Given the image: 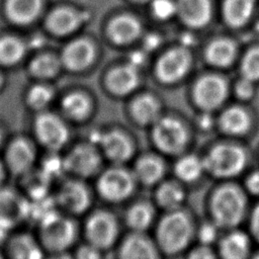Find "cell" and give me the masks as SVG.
I'll return each mask as SVG.
<instances>
[{
    "instance_id": "6da1fadb",
    "label": "cell",
    "mask_w": 259,
    "mask_h": 259,
    "mask_svg": "<svg viewBox=\"0 0 259 259\" xmlns=\"http://www.w3.org/2000/svg\"><path fill=\"white\" fill-rule=\"evenodd\" d=\"M247 200L245 193L236 185L227 184L219 187L212 194L210 211L212 221L224 228H234L245 215Z\"/></svg>"
},
{
    "instance_id": "7a4b0ae2",
    "label": "cell",
    "mask_w": 259,
    "mask_h": 259,
    "mask_svg": "<svg viewBox=\"0 0 259 259\" xmlns=\"http://www.w3.org/2000/svg\"><path fill=\"white\" fill-rule=\"evenodd\" d=\"M192 234L191 221L180 208L168 211L157 227L158 244L169 254H176L184 250L188 246Z\"/></svg>"
},
{
    "instance_id": "3957f363",
    "label": "cell",
    "mask_w": 259,
    "mask_h": 259,
    "mask_svg": "<svg viewBox=\"0 0 259 259\" xmlns=\"http://www.w3.org/2000/svg\"><path fill=\"white\" fill-rule=\"evenodd\" d=\"M205 171L218 178H232L239 175L247 164L245 151L234 144L213 146L203 158Z\"/></svg>"
},
{
    "instance_id": "277c9868",
    "label": "cell",
    "mask_w": 259,
    "mask_h": 259,
    "mask_svg": "<svg viewBox=\"0 0 259 259\" xmlns=\"http://www.w3.org/2000/svg\"><path fill=\"white\" fill-rule=\"evenodd\" d=\"M152 139L161 152L172 155L186 148L189 136L181 120L171 116H161L153 124Z\"/></svg>"
},
{
    "instance_id": "5b68a950",
    "label": "cell",
    "mask_w": 259,
    "mask_h": 259,
    "mask_svg": "<svg viewBox=\"0 0 259 259\" xmlns=\"http://www.w3.org/2000/svg\"><path fill=\"white\" fill-rule=\"evenodd\" d=\"M136 178L130 171L123 168H111L100 176L98 190L105 199L118 202L132 194Z\"/></svg>"
},
{
    "instance_id": "8992f818",
    "label": "cell",
    "mask_w": 259,
    "mask_h": 259,
    "mask_svg": "<svg viewBox=\"0 0 259 259\" xmlns=\"http://www.w3.org/2000/svg\"><path fill=\"white\" fill-rule=\"evenodd\" d=\"M227 93L228 88L225 80L214 75L200 78L193 90L196 104L205 111L218 108L225 101Z\"/></svg>"
},
{
    "instance_id": "52a82bcc",
    "label": "cell",
    "mask_w": 259,
    "mask_h": 259,
    "mask_svg": "<svg viewBox=\"0 0 259 259\" xmlns=\"http://www.w3.org/2000/svg\"><path fill=\"white\" fill-rule=\"evenodd\" d=\"M189 54L182 48L167 52L159 60L156 67L158 78L165 83H172L184 77L189 69Z\"/></svg>"
},
{
    "instance_id": "ba28073f",
    "label": "cell",
    "mask_w": 259,
    "mask_h": 259,
    "mask_svg": "<svg viewBox=\"0 0 259 259\" xmlns=\"http://www.w3.org/2000/svg\"><path fill=\"white\" fill-rule=\"evenodd\" d=\"M39 141L51 149L61 148L68 140V130L65 123L52 113H42L34 123Z\"/></svg>"
},
{
    "instance_id": "9c48e42d",
    "label": "cell",
    "mask_w": 259,
    "mask_h": 259,
    "mask_svg": "<svg viewBox=\"0 0 259 259\" xmlns=\"http://www.w3.org/2000/svg\"><path fill=\"white\" fill-rule=\"evenodd\" d=\"M87 236L97 248L110 246L117 235V225L114 218L104 211L94 213L87 222Z\"/></svg>"
},
{
    "instance_id": "30bf717a",
    "label": "cell",
    "mask_w": 259,
    "mask_h": 259,
    "mask_svg": "<svg viewBox=\"0 0 259 259\" xmlns=\"http://www.w3.org/2000/svg\"><path fill=\"white\" fill-rule=\"evenodd\" d=\"M45 243L55 250L67 248L75 238V227L71 221L58 214L41 225Z\"/></svg>"
},
{
    "instance_id": "8fae6325",
    "label": "cell",
    "mask_w": 259,
    "mask_h": 259,
    "mask_svg": "<svg viewBox=\"0 0 259 259\" xmlns=\"http://www.w3.org/2000/svg\"><path fill=\"white\" fill-rule=\"evenodd\" d=\"M66 168L82 176L94 174L100 166V158L96 150L88 145L76 147L65 160Z\"/></svg>"
},
{
    "instance_id": "7c38bea8",
    "label": "cell",
    "mask_w": 259,
    "mask_h": 259,
    "mask_svg": "<svg viewBox=\"0 0 259 259\" xmlns=\"http://www.w3.org/2000/svg\"><path fill=\"white\" fill-rule=\"evenodd\" d=\"M177 13L188 26L202 27L211 17L210 2L209 0H179Z\"/></svg>"
},
{
    "instance_id": "4fadbf2b",
    "label": "cell",
    "mask_w": 259,
    "mask_h": 259,
    "mask_svg": "<svg viewBox=\"0 0 259 259\" xmlns=\"http://www.w3.org/2000/svg\"><path fill=\"white\" fill-rule=\"evenodd\" d=\"M100 146L105 155L112 161L120 163L128 160L134 152L131 139L119 131H109L103 134Z\"/></svg>"
},
{
    "instance_id": "5bb4252c",
    "label": "cell",
    "mask_w": 259,
    "mask_h": 259,
    "mask_svg": "<svg viewBox=\"0 0 259 259\" xmlns=\"http://www.w3.org/2000/svg\"><path fill=\"white\" fill-rule=\"evenodd\" d=\"M120 259H159V256L155 245L143 233H136L122 243Z\"/></svg>"
},
{
    "instance_id": "9a60e30c",
    "label": "cell",
    "mask_w": 259,
    "mask_h": 259,
    "mask_svg": "<svg viewBox=\"0 0 259 259\" xmlns=\"http://www.w3.org/2000/svg\"><path fill=\"white\" fill-rule=\"evenodd\" d=\"M139 82L138 69L130 64L112 70L107 77L108 88L118 95L131 93L137 88Z\"/></svg>"
},
{
    "instance_id": "2e32d148",
    "label": "cell",
    "mask_w": 259,
    "mask_h": 259,
    "mask_svg": "<svg viewBox=\"0 0 259 259\" xmlns=\"http://www.w3.org/2000/svg\"><path fill=\"white\" fill-rule=\"evenodd\" d=\"M134 176L145 185H155L160 183L164 174L165 166L161 159L153 155H147L140 158L134 168Z\"/></svg>"
},
{
    "instance_id": "e0dca14e",
    "label": "cell",
    "mask_w": 259,
    "mask_h": 259,
    "mask_svg": "<svg viewBox=\"0 0 259 259\" xmlns=\"http://www.w3.org/2000/svg\"><path fill=\"white\" fill-rule=\"evenodd\" d=\"M94 49L86 39H77L69 44L63 53V61L71 70H82L93 60Z\"/></svg>"
},
{
    "instance_id": "ac0fdd59",
    "label": "cell",
    "mask_w": 259,
    "mask_h": 259,
    "mask_svg": "<svg viewBox=\"0 0 259 259\" xmlns=\"http://www.w3.org/2000/svg\"><path fill=\"white\" fill-rule=\"evenodd\" d=\"M251 242L249 236L239 230L228 233L220 243L221 255L224 259H246L249 255Z\"/></svg>"
},
{
    "instance_id": "d6986e66",
    "label": "cell",
    "mask_w": 259,
    "mask_h": 259,
    "mask_svg": "<svg viewBox=\"0 0 259 259\" xmlns=\"http://www.w3.org/2000/svg\"><path fill=\"white\" fill-rule=\"evenodd\" d=\"M60 202L69 210L80 212L90 203V196L86 187L77 181L67 182L59 194Z\"/></svg>"
},
{
    "instance_id": "ffe728a7",
    "label": "cell",
    "mask_w": 259,
    "mask_h": 259,
    "mask_svg": "<svg viewBox=\"0 0 259 259\" xmlns=\"http://www.w3.org/2000/svg\"><path fill=\"white\" fill-rule=\"evenodd\" d=\"M221 130L230 136H242L251 125V119L248 112L238 106H232L226 109L219 119Z\"/></svg>"
},
{
    "instance_id": "44dd1931",
    "label": "cell",
    "mask_w": 259,
    "mask_h": 259,
    "mask_svg": "<svg viewBox=\"0 0 259 259\" xmlns=\"http://www.w3.org/2000/svg\"><path fill=\"white\" fill-rule=\"evenodd\" d=\"M141 32V24L131 15L115 17L108 26V34L116 44H126L134 40Z\"/></svg>"
},
{
    "instance_id": "7402d4cb",
    "label": "cell",
    "mask_w": 259,
    "mask_h": 259,
    "mask_svg": "<svg viewBox=\"0 0 259 259\" xmlns=\"http://www.w3.org/2000/svg\"><path fill=\"white\" fill-rule=\"evenodd\" d=\"M161 106L157 98L151 94L137 97L132 104V114L142 124H154L161 117Z\"/></svg>"
},
{
    "instance_id": "603a6c76",
    "label": "cell",
    "mask_w": 259,
    "mask_h": 259,
    "mask_svg": "<svg viewBox=\"0 0 259 259\" xmlns=\"http://www.w3.org/2000/svg\"><path fill=\"white\" fill-rule=\"evenodd\" d=\"M7 159L12 171L15 173H24L31 167L34 153L26 141L19 139L11 144L7 153Z\"/></svg>"
},
{
    "instance_id": "cb8c5ba5",
    "label": "cell",
    "mask_w": 259,
    "mask_h": 259,
    "mask_svg": "<svg viewBox=\"0 0 259 259\" xmlns=\"http://www.w3.org/2000/svg\"><path fill=\"white\" fill-rule=\"evenodd\" d=\"M83 20V15L69 8L56 9L48 19V26L58 34H66L74 30Z\"/></svg>"
},
{
    "instance_id": "d4e9b609",
    "label": "cell",
    "mask_w": 259,
    "mask_h": 259,
    "mask_svg": "<svg viewBox=\"0 0 259 259\" xmlns=\"http://www.w3.org/2000/svg\"><path fill=\"white\" fill-rule=\"evenodd\" d=\"M205 171L203 159L187 154L180 157L174 165V173L183 182L191 183L198 180Z\"/></svg>"
},
{
    "instance_id": "484cf974",
    "label": "cell",
    "mask_w": 259,
    "mask_h": 259,
    "mask_svg": "<svg viewBox=\"0 0 259 259\" xmlns=\"http://www.w3.org/2000/svg\"><path fill=\"white\" fill-rule=\"evenodd\" d=\"M155 210L148 202H137L133 204L126 212V222L136 233L147 231L154 223Z\"/></svg>"
},
{
    "instance_id": "4316f807",
    "label": "cell",
    "mask_w": 259,
    "mask_h": 259,
    "mask_svg": "<svg viewBox=\"0 0 259 259\" xmlns=\"http://www.w3.org/2000/svg\"><path fill=\"white\" fill-rule=\"evenodd\" d=\"M185 200V191L175 182L161 183L156 191V201L160 206L170 210L179 209Z\"/></svg>"
},
{
    "instance_id": "83f0119b",
    "label": "cell",
    "mask_w": 259,
    "mask_h": 259,
    "mask_svg": "<svg viewBox=\"0 0 259 259\" xmlns=\"http://www.w3.org/2000/svg\"><path fill=\"white\" fill-rule=\"evenodd\" d=\"M255 0H226L224 16L228 24L234 27L243 25L251 17Z\"/></svg>"
},
{
    "instance_id": "f1b7e54d",
    "label": "cell",
    "mask_w": 259,
    "mask_h": 259,
    "mask_svg": "<svg viewBox=\"0 0 259 259\" xmlns=\"http://www.w3.org/2000/svg\"><path fill=\"white\" fill-rule=\"evenodd\" d=\"M205 55L210 64L218 67H226L235 59L236 46L230 39H215L207 47Z\"/></svg>"
},
{
    "instance_id": "f546056e",
    "label": "cell",
    "mask_w": 259,
    "mask_h": 259,
    "mask_svg": "<svg viewBox=\"0 0 259 259\" xmlns=\"http://www.w3.org/2000/svg\"><path fill=\"white\" fill-rule=\"evenodd\" d=\"M7 14L16 23H28L38 13L40 0H8Z\"/></svg>"
},
{
    "instance_id": "4dcf8cb0",
    "label": "cell",
    "mask_w": 259,
    "mask_h": 259,
    "mask_svg": "<svg viewBox=\"0 0 259 259\" xmlns=\"http://www.w3.org/2000/svg\"><path fill=\"white\" fill-rule=\"evenodd\" d=\"M62 107L69 116L75 119H82L89 113L90 102L85 95L72 93L64 97Z\"/></svg>"
},
{
    "instance_id": "1f68e13d",
    "label": "cell",
    "mask_w": 259,
    "mask_h": 259,
    "mask_svg": "<svg viewBox=\"0 0 259 259\" xmlns=\"http://www.w3.org/2000/svg\"><path fill=\"white\" fill-rule=\"evenodd\" d=\"M15 259H41L42 252L37 244L28 236H20L12 243Z\"/></svg>"
},
{
    "instance_id": "d6a6232c",
    "label": "cell",
    "mask_w": 259,
    "mask_h": 259,
    "mask_svg": "<svg viewBox=\"0 0 259 259\" xmlns=\"http://www.w3.org/2000/svg\"><path fill=\"white\" fill-rule=\"evenodd\" d=\"M24 53L22 42L13 37L0 39V62L3 64H14L21 59Z\"/></svg>"
},
{
    "instance_id": "836d02e7",
    "label": "cell",
    "mask_w": 259,
    "mask_h": 259,
    "mask_svg": "<svg viewBox=\"0 0 259 259\" xmlns=\"http://www.w3.org/2000/svg\"><path fill=\"white\" fill-rule=\"evenodd\" d=\"M241 70L244 78L251 81L259 79V48L252 49L246 54Z\"/></svg>"
},
{
    "instance_id": "e575fe53",
    "label": "cell",
    "mask_w": 259,
    "mask_h": 259,
    "mask_svg": "<svg viewBox=\"0 0 259 259\" xmlns=\"http://www.w3.org/2000/svg\"><path fill=\"white\" fill-rule=\"evenodd\" d=\"M58 70L57 60L49 55H44L36 58L31 63V71L39 77L53 76Z\"/></svg>"
},
{
    "instance_id": "d590c367",
    "label": "cell",
    "mask_w": 259,
    "mask_h": 259,
    "mask_svg": "<svg viewBox=\"0 0 259 259\" xmlns=\"http://www.w3.org/2000/svg\"><path fill=\"white\" fill-rule=\"evenodd\" d=\"M53 97L52 90L44 85L33 86L28 93V101L35 108L45 107Z\"/></svg>"
},
{
    "instance_id": "8d00e7d4",
    "label": "cell",
    "mask_w": 259,
    "mask_h": 259,
    "mask_svg": "<svg viewBox=\"0 0 259 259\" xmlns=\"http://www.w3.org/2000/svg\"><path fill=\"white\" fill-rule=\"evenodd\" d=\"M152 11L159 19H169L177 13V3L173 0H153Z\"/></svg>"
},
{
    "instance_id": "74e56055",
    "label": "cell",
    "mask_w": 259,
    "mask_h": 259,
    "mask_svg": "<svg viewBox=\"0 0 259 259\" xmlns=\"http://www.w3.org/2000/svg\"><path fill=\"white\" fill-rule=\"evenodd\" d=\"M219 226L212 221L202 224L197 231V238L200 242V245L210 246L215 242L219 235Z\"/></svg>"
},
{
    "instance_id": "f35d334b",
    "label": "cell",
    "mask_w": 259,
    "mask_h": 259,
    "mask_svg": "<svg viewBox=\"0 0 259 259\" xmlns=\"http://www.w3.org/2000/svg\"><path fill=\"white\" fill-rule=\"evenodd\" d=\"M64 169H67L66 163L60 158H49L45 162V175H47V177L52 178L57 175L59 176Z\"/></svg>"
},
{
    "instance_id": "ab89813d",
    "label": "cell",
    "mask_w": 259,
    "mask_h": 259,
    "mask_svg": "<svg viewBox=\"0 0 259 259\" xmlns=\"http://www.w3.org/2000/svg\"><path fill=\"white\" fill-rule=\"evenodd\" d=\"M236 94L240 99L247 100L252 97L254 93V86H253V81L243 78L241 81L238 82L236 85Z\"/></svg>"
},
{
    "instance_id": "60d3db41",
    "label": "cell",
    "mask_w": 259,
    "mask_h": 259,
    "mask_svg": "<svg viewBox=\"0 0 259 259\" xmlns=\"http://www.w3.org/2000/svg\"><path fill=\"white\" fill-rule=\"evenodd\" d=\"M188 259H218V257L210 246L200 245L189 253Z\"/></svg>"
},
{
    "instance_id": "b9f144b4",
    "label": "cell",
    "mask_w": 259,
    "mask_h": 259,
    "mask_svg": "<svg viewBox=\"0 0 259 259\" xmlns=\"http://www.w3.org/2000/svg\"><path fill=\"white\" fill-rule=\"evenodd\" d=\"M247 190L254 194L259 195V171H254L251 174H249L245 181Z\"/></svg>"
},
{
    "instance_id": "7bdbcfd3",
    "label": "cell",
    "mask_w": 259,
    "mask_h": 259,
    "mask_svg": "<svg viewBox=\"0 0 259 259\" xmlns=\"http://www.w3.org/2000/svg\"><path fill=\"white\" fill-rule=\"evenodd\" d=\"M78 259H100V254L98 248L94 245L84 246L78 251Z\"/></svg>"
},
{
    "instance_id": "ee69618b",
    "label": "cell",
    "mask_w": 259,
    "mask_h": 259,
    "mask_svg": "<svg viewBox=\"0 0 259 259\" xmlns=\"http://www.w3.org/2000/svg\"><path fill=\"white\" fill-rule=\"evenodd\" d=\"M250 229L253 236L259 241V204L254 208L250 219Z\"/></svg>"
},
{
    "instance_id": "f6af8a7d",
    "label": "cell",
    "mask_w": 259,
    "mask_h": 259,
    "mask_svg": "<svg viewBox=\"0 0 259 259\" xmlns=\"http://www.w3.org/2000/svg\"><path fill=\"white\" fill-rule=\"evenodd\" d=\"M145 60H146L145 54H143L142 52H135L131 54L128 64L138 69L140 66H142L145 63Z\"/></svg>"
},
{
    "instance_id": "bcb514c9",
    "label": "cell",
    "mask_w": 259,
    "mask_h": 259,
    "mask_svg": "<svg viewBox=\"0 0 259 259\" xmlns=\"http://www.w3.org/2000/svg\"><path fill=\"white\" fill-rule=\"evenodd\" d=\"M160 37L156 34H150L145 38V47L148 50H154L156 49L160 44Z\"/></svg>"
},
{
    "instance_id": "7dc6e473",
    "label": "cell",
    "mask_w": 259,
    "mask_h": 259,
    "mask_svg": "<svg viewBox=\"0 0 259 259\" xmlns=\"http://www.w3.org/2000/svg\"><path fill=\"white\" fill-rule=\"evenodd\" d=\"M6 229H7V226L0 223V241H2V239L4 238L5 233H6Z\"/></svg>"
},
{
    "instance_id": "c3c4849f",
    "label": "cell",
    "mask_w": 259,
    "mask_h": 259,
    "mask_svg": "<svg viewBox=\"0 0 259 259\" xmlns=\"http://www.w3.org/2000/svg\"><path fill=\"white\" fill-rule=\"evenodd\" d=\"M53 259H71V258H70V256H68V255H66V254H63V255L56 256V257L53 258Z\"/></svg>"
},
{
    "instance_id": "681fc988",
    "label": "cell",
    "mask_w": 259,
    "mask_h": 259,
    "mask_svg": "<svg viewBox=\"0 0 259 259\" xmlns=\"http://www.w3.org/2000/svg\"><path fill=\"white\" fill-rule=\"evenodd\" d=\"M2 173H3V170H2V165L0 163V180L2 179Z\"/></svg>"
},
{
    "instance_id": "f907efd6",
    "label": "cell",
    "mask_w": 259,
    "mask_h": 259,
    "mask_svg": "<svg viewBox=\"0 0 259 259\" xmlns=\"http://www.w3.org/2000/svg\"><path fill=\"white\" fill-rule=\"evenodd\" d=\"M252 259H259V253H258V254H256Z\"/></svg>"
},
{
    "instance_id": "816d5d0a",
    "label": "cell",
    "mask_w": 259,
    "mask_h": 259,
    "mask_svg": "<svg viewBox=\"0 0 259 259\" xmlns=\"http://www.w3.org/2000/svg\"><path fill=\"white\" fill-rule=\"evenodd\" d=\"M135 1H138V2H146L148 0H135Z\"/></svg>"
},
{
    "instance_id": "f5cc1de1",
    "label": "cell",
    "mask_w": 259,
    "mask_h": 259,
    "mask_svg": "<svg viewBox=\"0 0 259 259\" xmlns=\"http://www.w3.org/2000/svg\"><path fill=\"white\" fill-rule=\"evenodd\" d=\"M1 83H2V76H1V74H0V85H1Z\"/></svg>"
},
{
    "instance_id": "db71d44e",
    "label": "cell",
    "mask_w": 259,
    "mask_h": 259,
    "mask_svg": "<svg viewBox=\"0 0 259 259\" xmlns=\"http://www.w3.org/2000/svg\"><path fill=\"white\" fill-rule=\"evenodd\" d=\"M0 142H1V133H0Z\"/></svg>"
},
{
    "instance_id": "11a10c76",
    "label": "cell",
    "mask_w": 259,
    "mask_h": 259,
    "mask_svg": "<svg viewBox=\"0 0 259 259\" xmlns=\"http://www.w3.org/2000/svg\"><path fill=\"white\" fill-rule=\"evenodd\" d=\"M0 259H2V258H1V257H0Z\"/></svg>"
}]
</instances>
